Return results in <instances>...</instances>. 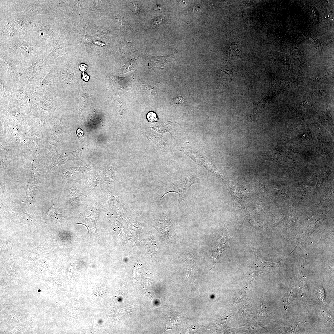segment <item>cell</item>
<instances>
[{
  "mask_svg": "<svg viewBox=\"0 0 334 334\" xmlns=\"http://www.w3.org/2000/svg\"><path fill=\"white\" fill-rule=\"evenodd\" d=\"M199 178L196 175L185 177L178 181H170L162 184L156 191L160 202L168 193L175 192L179 195L180 199H184L188 189L192 185L200 183Z\"/></svg>",
  "mask_w": 334,
  "mask_h": 334,
  "instance_id": "1",
  "label": "cell"
},
{
  "mask_svg": "<svg viewBox=\"0 0 334 334\" xmlns=\"http://www.w3.org/2000/svg\"><path fill=\"white\" fill-rule=\"evenodd\" d=\"M98 202L100 206L114 212H124L126 210V204L120 194L115 189L107 186L100 192Z\"/></svg>",
  "mask_w": 334,
  "mask_h": 334,
  "instance_id": "2",
  "label": "cell"
},
{
  "mask_svg": "<svg viewBox=\"0 0 334 334\" xmlns=\"http://www.w3.org/2000/svg\"><path fill=\"white\" fill-rule=\"evenodd\" d=\"M179 148V150L187 155L194 161L203 166L211 175L222 180L225 179L216 166L206 156L203 152L190 147H180Z\"/></svg>",
  "mask_w": 334,
  "mask_h": 334,
  "instance_id": "3",
  "label": "cell"
},
{
  "mask_svg": "<svg viewBox=\"0 0 334 334\" xmlns=\"http://www.w3.org/2000/svg\"><path fill=\"white\" fill-rule=\"evenodd\" d=\"M5 45L6 50L12 54L23 52L30 54L40 51L42 48L38 42L29 40H11Z\"/></svg>",
  "mask_w": 334,
  "mask_h": 334,
  "instance_id": "4",
  "label": "cell"
},
{
  "mask_svg": "<svg viewBox=\"0 0 334 334\" xmlns=\"http://www.w3.org/2000/svg\"><path fill=\"white\" fill-rule=\"evenodd\" d=\"M231 237L228 231L226 224L224 225L223 229L220 233L219 238L215 243L212 255V262L213 268L216 264L218 256L229 247Z\"/></svg>",
  "mask_w": 334,
  "mask_h": 334,
  "instance_id": "5",
  "label": "cell"
},
{
  "mask_svg": "<svg viewBox=\"0 0 334 334\" xmlns=\"http://www.w3.org/2000/svg\"><path fill=\"white\" fill-rule=\"evenodd\" d=\"M15 8L17 11H25L34 14H47L49 15V3H40L25 2L16 5Z\"/></svg>",
  "mask_w": 334,
  "mask_h": 334,
  "instance_id": "6",
  "label": "cell"
},
{
  "mask_svg": "<svg viewBox=\"0 0 334 334\" xmlns=\"http://www.w3.org/2000/svg\"><path fill=\"white\" fill-rule=\"evenodd\" d=\"M84 189L91 192H100L103 188L102 180L97 175L87 177L80 180H75Z\"/></svg>",
  "mask_w": 334,
  "mask_h": 334,
  "instance_id": "7",
  "label": "cell"
},
{
  "mask_svg": "<svg viewBox=\"0 0 334 334\" xmlns=\"http://www.w3.org/2000/svg\"><path fill=\"white\" fill-rule=\"evenodd\" d=\"M275 263L267 262L262 259L256 253L255 260L253 266L248 272L250 277L253 278L259 274L266 272L268 268L273 265Z\"/></svg>",
  "mask_w": 334,
  "mask_h": 334,
  "instance_id": "8",
  "label": "cell"
},
{
  "mask_svg": "<svg viewBox=\"0 0 334 334\" xmlns=\"http://www.w3.org/2000/svg\"><path fill=\"white\" fill-rule=\"evenodd\" d=\"M222 181L230 193L234 204H237L243 193V187L232 181L225 179Z\"/></svg>",
  "mask_w": 334,
  "mask_h": 334,
  "instance_id": "9",
  "label": "cell"
},
{
  "mask_svg": "<svg viewBox=\"0 0 334 334\" xmlns=\"http://www.w3.org/2000/svg\"><path fill=\"white\" fill-rule=\"evenodd\" d=\"M67 194L71 200L76 204H81L90 201L89 196L81 192L77 188L67 189Z\"/></svg>",
  "mask_w": 334,
  "mask_h": 334,
  "instance_id": "10",
  "label": "cell"
},
{
  "mask_svg": "<svg viewBox=\"0 0 334 334\" xmlns=\"http://www.w3.org/2000/svg\"><path fill=\"white\" fill-rule=\"evenodd\" d=\"M189 99L183 98L180 96H176L173 99V103L175 106H183L187 105Z\"/></svg>",
  "mask_w": 334,
  "mask_h": 334,
  "instance_id": "11",
  "label": "cell"
},
{
  "mask_svg": "<svg viewBox=\"0 0 334 334\" xmlns=\"http://www.w3.org/2000/svg\"><path fill=\"white\" fill-rule=\"evenodd\" d=\"M182 259L186 262L194 263L195 256L192 253L190 252L183 254L181 256Z\"/></svg>",
  "mask_w": 334,
  "mask_h": 334,
  "instance_id": "12",
  "label": "cell"
},
{
  "mask_svg": "<svg viewBox=\"0 0 334 334\" xmlns=\"http://www.w3.org/2000/svg\"><path fill=\"white\" fill-rule=\"evenodd\" d=\"M147 118L148 120L150 122H155L158 121L157 115L153 112H148L147 115Z\"/></svg>",
  "mask_w": 334,
  "mask_h": 334,
  "instance_id": "13",
  "label": "cell"
},
{
  "mask_svg": "<svg viewBox=\"0 0 334 334\" xmlns=\"http://www.w3.org/2000/svg\"><path fill=\"white\" fill-rule=\"evenodd\" d=\"M136 61L133 60L130 61L124 65V67H126V70L127 71H129L133 69L135 66L136 64Z\"/></svg>",
  "mask_w": 334,
  "mask_h": 334,
  "instance_id": "14",
  "label": "cell"
},
{
  "mask_svg": "<svg viewBox=\"0 0 334 334\" xmlns=\"http://www.w3.org/2000/svg\"><path fill=\"white\" fill-rule=\"evenodd\" d=\"M76 135L77 137L80 141H83L84 137V134L83 130L80 128H78L76 131Z\"/></svg>",
  "mask_w": 334,
  "mask_h": 334,
  "instance_id": "15",
  "label": "cell"
},
{
  "mask_svg": "<svg viewBox=\"0 0 334 334\" xmlns=\"http://www.w3.org/2000/svg\"><path fill=\"white\" fill-rule=\"evenodd\" d=\"M163 18L164 16H161L155 18L154 20V25L156 26L160 24L162 22Z\"/></svg>",
  "mask_w": 334,
  "mask_h": 334,
  "instance_id": "16",
  "label": "cell"
},
{
  "mask_svg": "<svg viewBox=\"0 0 334 334\" xmlns=\"http://www.w3.org/2000/svg\"><path fill=\"white\" fill-rule=\"evenodd\" d=\"M87 66L84 64H81L79 65V69L82 71H85L87 68Z\"/></svg>",
  "mask_w": 334,
  "mask_h": 334,
  "instance_id": "17",
  "label": "cell"
},
{
  "mask_svg": "<svg viewBox=\"0 0 334 334\" xmlns=\"http://www.w3.org/2000/svg\"><path fill=\"white\" fill-rule=\"evenodd\" d=\"M82 78L85 81H88L89 79V76L84 72L82 74Z\"/></svg>",
  "mask_w": 334,
  "mask_h": 334,
  "instance_id": "18",
  "label": "cell"
},
{
  "mask_svg": "<svg viewBox=\"0 0 334 334\" xmlns=\"http://www.w3.org/2000/svg\"><path fill=\"white\" fill-rule=\"evenodd\" d=\"M134 8L135 10V11H136V13L137 14L139 13V11H140V9H139V8L138 7V5H137V4H135L134 6Z\"/></svg>",
  "mask_w": 334,
  "mask_h": 334,
  "instance_id": "19",
  "label": "cell"
}]
</instances>
